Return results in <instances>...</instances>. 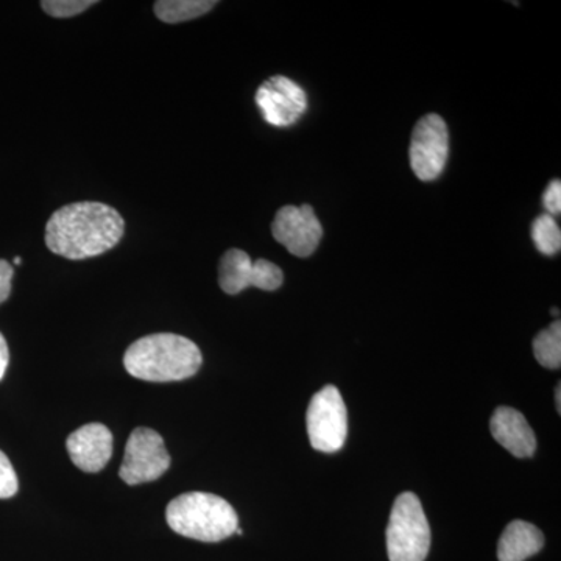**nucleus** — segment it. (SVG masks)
Returning a JSON list of instances; mask_svg holds the SVG:
<instances>
[{
  "label": "nucleus",
  "instance_id": "obj_16",
  "mask_svg": "<svg viewBox=\"0 0 561 561\" xmlns=\"http://www.w3.org/2000/svg\"><path fill=\"white\" fill-rule=\"evenodd\" d=\"M531 239L538 251L546 256H556L561 249V232L559 224L549 214H542L531 224Z\"/></svg>",
  "mask_w": 561,
  "mask_h": 561
},
{
  "label": "nucleus",
  "instance_id": "obj_15",
  "mask_svg": "<svg viewBox=\"0 0 561 561\" xmlns=\"http://www.w3.org/2000/svg\"><path fill=\"white\" fill-rule=\"evenodd\" d=\"M534 354L538 364L549 370H559L561 365V323L553 321L534 341Z\"/></svg>",
  "mask_w": 561,
  "mask_h": 561
},
{
  "label": "nucleus",
  "instance_id": "obj_8",
  "mask_svg": "<svg viewBox=\"0 0 561 561\" xmlns=\"http://www.w3.org/2000/svg\"><path fill=\"white\" fill-rule=\"evenodd\" d=\"M284 275L278 265L267 260L251 261L245 251L228 250L219 264V284L228 295H238L249 287L273 291L283 286Z\"/></svg>",
  "mask_w": 561,
  "mask_h": 561
},
{
  "label": "nucleus",
  "instance_id": "obj_13",
  "mask_svg": "<svg viewBox=\"0 0 561 561\" xmlns=\"http://www.w3.org/2000/svg\"><path fill=\"white\" fill-rule=\"evenodd\" d=\"M545 548V535L534 524L516 519L502 531L497 542L500 561H526Z\"/></svg>",
  "mask_w": 561,
  "mask_h": 561
},
{
  "label": "nucleus",
  "instance_id": "obj_4",
  "mask_svg": "<svg viewBox=\"0 0 561 561\" xmlns=\"http://www.w3.org/2000/svg\"><path fill=\"white\" fill-rule=\"evenodd\" d=\"M431 549V527L416 494L402 493L394 501L387 527L390 561H424Z\"/></svg>",
  "mask_w": 561,
  "mask_h": 561
},
{
  "label": "nucleus",
  "instance_id": "obj_11",
  "mask_svg": "<svg viewBox=\"0 0 561 561\" xmlns=\"http://www.w3.org/2000/svg\"><path fill=\"white\" fill-rule=\"evenodd\" d=\"M66 448L79 470L99 472L113 456V434L105 424H84L69 435Z\"/></svg>",
  "mask_w": 561,
  "mask_h": 561
},
{
  "label": "nucleus",
  "instance_id": "obj_20",
  "mask_svg": "<svg viewBox=\"0 0 561 561\" xmlns=\"http://www.w3.org/2000/svg\"><path fill=\"white\" fill-rule=\"evenodd\" d=\"M14 271L10 262L0 260V305L7 301L11 294V280H13Z\"/></svg>",
  "mask_w": 561,
  "mask_h": 561
},
{
  "label": "nucleus",
  "instance_id": "obj_9",
  "mask_svg": "<svg viewBox=\"0 0 561 561\" xmlns=\"http://www.w3.org/2000/svg\"><path fill=\"white\" fill-rule=\"evenodd\" d=\"M272 234L294 256L309 257L319 247L323 228L311 205H287L276 213Z\"/></svg>",
  "mask_w": 561,
  "mask_h": 561
},
{
  "label": "nucleus",
  "instance_id": "obj_14",
  "mask_svg": "<svg viewBox=\"0 0 561 561\" xmlns=\"http://www.w3.org/2000/svg\"><path fill=\"white\" fill-rule=\"evenodd\" d=\"M217 5L214 0H158L154 2V14L165 24H180L197 20Z\"/></svg>",
  "mask_w": 561,
  "mask_h": 561
},
{
  "label": "nucleus",
  "instance_id": "obj_6",
  "mask_svg": "<svg viewBox=\"0 0 561 561\" xmlns=\"http://www.w3.org/2000/svg\"><path fill=\"white\" fill-rule=\"evenodd\" d=\"M171 467V456L157 431L138 427L125 446L119 476L127 485L157 481Z\"/></svg>",
  "mask_w": 561,
  "mask_h": 561
},
{
  "label": "nucleus",
  "instance_id": "obj_7",
  "mask_svg": "<svg viewBox=\"0 0 561 561\" xmlns=\"http://www.w3.org/2000/svg\"><path fill=\"white\" fill-rule=\"evenodd\" d=\"M449 133L438 114H427L416 122L411 140L412 171L421 181L440 176L448 160Z\"/></svg>",
  "mask_w": 561,
  "mask_h": 561
},
{
  "label": "nucleus",
  "instance_id": "obj_5",
  "mask_svg": "<svg viewBox=\"0 0 561 561\" xmlns=\"http://www.w3.org/2000/svg\"><path fill=\"white\" fill-rule=\"evenodd\" d=\"M306 423L313 449L327 454L341 451L348 434V415L337 387L327 386L313 394Z\"/></svg>",
  "mask_w": 561,
  "mask_h": 561
},
{
  "label": "nucleus",
  "instance_id": "obj_21",
  "mask_svg": "<svg viewBox=\"0 0 561 561\" xmlns=\"http://www.w3.org/2000/svg\"><path fill=\"white\" fill-rule=\"evenodd\" d=\"M9 345H7L5 337H3L2 332H0V381H2L3 376H5L7 368H9Z\"/></svg>",
  "mask_w": 561,
  "mask_h": 561
},
{
  "label": "nucleus",
  "instance_id": "obj_17",
  "mask_svg": "<svg viewBox=\"0 0 561 561\" xmlns=\"http://www.w3.org/2000/svg\"><path fill=\"white\" fill-rule=\"evenodd\" d=\"M95 3L98 2H92V0H44L41 2V7L49 16L62 20V18L77 16Z\"/></svg>",
  "mask_w": 561,
  "mask_h": 561
},
{
  "label": "nucleus",
  "instance_id": "obj_22",
  "mask_svg": "<svg viewBox=\"0 0 561 561\" xmlns=\"http://www.w3.org/2000/svg\"><path fill=\"white\" fill-rule=\"evenodd\" d=\"M556 400H557V412H561V386L559 383V386H557V391H556Z\"/></svg>",
  "mask_w": 561,
  "mask_h": 561
},
{
  "label": "nucleus",
  "instance_id": "obj_3",
  "mask_svg": "<svg viewBox=\"0 0 561 561\" xmlns=\"http://www.w3.org/2000/svg\"><path fill=\"white\" fill-rule=\"evenodd\" d=\"M165 519L175 534L203 542L227 540L239 529V516L230 502L202 491L180 494L171 501Z\"/></svg>",
  "mask_w": 561,
  "mask_h": 561
},
{
  "label": "nucleus",
  "instance_id": "obj_1",
  "mask_svg": "<svg viewBox=\"0 0 561 561\" xmlns=\"http://www.w3.org/2000/svg\"><path fill=\"white\" fill-rule=\"evenodd\" d=\"M119 210L105 203L80 202L61 206L46 225V245L70 261L101 256L124 238Z\"/></svg>",
  "mask_w": 561,
  "mask_h": 561
},
{
  "label": "nucleus",
  "instance_id": "obj_24",
  "mask_svg": "<svg viewBox=\"0 0 561 561\" xmlns=\"http://www.w3.org/2000/svg\"><path fill=\"white\" fill-rule=\"evenodd\" d=\"M552 316H559V309H552Z\"/></svg>",
  "mask_w": 561,
  "mask_h": 561
},
{
  "label": "nucleus",
  "instance_id": "obj_12",
  "mask_svg": "<svg viewBox=\"0 0 561 561\" xmlns=\"http://www.w3.org/2000/svg\"><path fill=\"white\" fill-rule=\"evenodd\" d=\"M491 435L518 459H527L537 449V438L526 416L512 408H497L490 421Z\"/></svg>",
  "mask_w": 561,
  "mask_h": 561
},
{
  "label": "nucleus",
  "instance_id": "obj_18",
  "mask_svg": "<svg viewBox=\"0 0 561 561\" xmlns=\"http://www.w3.org/2000/svg\"><path fill=\"white\" fill-rule=\"evenodd\" d=\"M20 490L16 471L9 457L0 451V500H10Z\"/></svg>",
  "mask_w": 561,
  "mask_h": 561
},
{
  "label": "nucleus",
  "instance_id": "obj_2",
  "mask_svg": "<svg viewBox=\"0 0 561 561\" xmlns=\"http://www.w3.org/2000/svg\"><path fill=\"white\" fill-rule=\"evenodd\" d=\"M202 351L183 335L160 332L139 339L125 351V370L149 382H175L197 375Z\"/></svg>",
  "mask_w": 561,
  "mask_h": 561
},
{
  "label": "nucleus",
  "instance_id": "obj_23",
  "mask_svg": "<svg viewBox=\"0 0 561 561\" xmlns=\"http://www.w3.org/2000/svg\"><path fill=\"white\" fill-rule=\"evenodd\" d=\"M21 262V257H14V264L20 265Z\"/></svg>",
  "mask_w": 561,
  "mask_h": 561
},
{
  "label": "nucleus",
  "instance_id": "obj_10",
  "mask_svg": "<svg viewBox=\"0 0 561 561\" xmlns=\"http://www.w3.org/2000/svg\"><path fill=\"white\" fill-rule=\"evenodd\" d=\"M257 108L273 127H290L308 108V98L300 84L287 77L276 76L257 88Z\"/></svg>",
  "mask_w": 561,
  "mask_h": 561
},
{
  "label": "nucleus",
  "instance_id": "obj_19",
  "mask_svg": "<svg viewBox=\"0 0 561 561\" xmlns=\"http://www.w3.org/2000/svg\"><path fill=\"white\" fill-rule=\"evenodd\" d=\"M545 208L548 209L549 216H559L561 210V183L560 180H553L545 192Z\"/></svg>",
  "mask_w": 561,
  "mask_h": 561
}]
</instances>
